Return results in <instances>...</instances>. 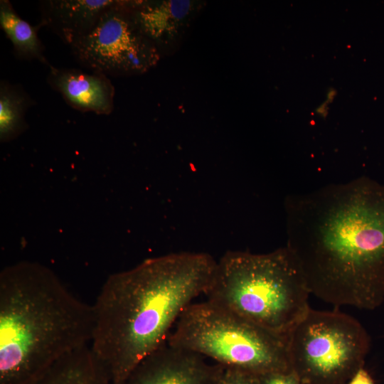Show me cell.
<instances>
[{"instance_id":"12","label":"cell","mask_w":384,"mask_h":384,"mask_svg":"<svg viewBox=\"0 0 384 384\" xmlns=\"http://www.w3.org/2000/svg\"><path fill=\"white\" fill-rule=\"evenodd\" d=\"M31 384H112L87 345L68 353Z\"/></svg>"},{"instance_id":"18","label":"cell","mask_w":384,"mask_h":384,"mask_svg":"<svg viewBox=\"0 0 384 384\" xmlns=\"http://www.w3.org/2000/svg\"><path fill=\"white\" fill-rule=\"evenodd\" d=\"M327 110H328L327 103L324 102L322 105H321V106H319L316 109V112L320 115H321L323 117H325L326 114L328 113Z\"/></svg>"},{"instance_id":"8","label":"cell","mask_w":384,"mask_h":384,"mask_svg":"<svg viewBox=\"0 0 384 384\" xmlns=\"http://www.w3.org/2000/svg\"><path fill=\"white\" fill-rule=\"evenodd\" d=\"M223 366L167 341L140 361L122 384H220Z\"/></svg>"},{"instance_id":"15","label":"cell","mask_w":384,"mask_h":384,"mask_svg":"<svg viewBox=\"0 0 384 384\" xmlns=\"http://www.w3.org/2000/svg\"><path fill=\"white\" fill-rule=\"evenodd\" d=\"M220 384H260V383L257 375L223 366Z\"/></svg>"},{"instance_id":"4","label":"cell","mask_w":384,"mask_h":384,"mask_svg":"<svg viewBox=\"0 0 384 384\" xmlns=\"http://www.w3.org/2000/svg\"><path fill=\"white\" fill-rule=\"evenodd\" d=\"M296 258L284 247L264 254L228 251L217 261L206 301L286 336L309 310Z\"/></svg>"},{"instance_id":"16","label":"cell","mask_w":384,"mask_h":384,"mask_svg":"<svg viewBox=\"0 0 384 384\" xmlns=\"http://www.w3.org/2000/svg\"><path fill=\"white\" fill-rule=\"evenodd\" d=\"M257 376L260 384H303L292 371H274Z\"/></svg>"},{"instance_id":"3","label":"cell","mask_w":384,"mask_h":384,"mask_svg":"<svg viewBox=\"0 0 384 384\" xmlns=\"http://www.w3.org/2000/svg\"><path fill=\"white\" fill-rule=\"evenodd\" d=\"M94 313L49 268L23 261L0 274V384H31L90 344Z\"/></svg>"},{"instance_id":"7","label":"cell","mask_w":384,"mask_h":384,"mask_svg":"<svg viewBox=\"0 0 384 384\" xmlns=\"http://www.w3.org/2000/svg\"><path fill=\"white\" fill-rule=\"evenodd\" d=\"M118 0L100 17L92 29L71 48L76 61L107 76L140 75L155 66L161 55L139 31Z\"/></svg>"},{"instance_id":"9","label":"cell","mask_w":384,"mask_h":384,"mask_svg":"<svg viewBox=\"0 0 384 384\" xmlns=\"http://www.w3.org/2000/svg\"><path fill=\"white\" fill-rule=\"evenodd\" d=\"M191 0L127 1L131 18L160 55L179 43L203 8Z\"/></svg>"},{"instance_id":"6","label":"cell","mask_w":384,"mask_h":384,"mask_svg":"<svg viewBox=\"0 0 384 384\" xmlns=\"http://www.w3.org/2000/svg\"><path fill=\"white\" fill-rule=\"evenodd\" d=\"M287 342L291 370L303 384H346L363 368L370 341L353 316L310 308Z\"/></svg>"},{"instance_id":"2","label":"cell","mask_w":384,"mask_h":384,"mask_svg":"<svg viewBox=\"0 0 384 384\" xmlns=\"http://www.w3.org/2000/svg\"><path fill=\"white\" fill-rule=\"evenodd\" d=\"M217 261L183 252L146 259L110 275L95 303L91 350L112 384H122L164 344L183 311L212 280Z\"/></svg>"},{"instance_id":"11","label":"cell","mask_w":384,"mask_h":384,"mask_svg":"<svg viewBox=\"0 0 384 384\" xmlns=\"http://www.w3.org/2000/svg\"><path fill=\"white\" fill-rule=\"evenodd\" d=\"M118 0H43L40 22L72 48L94 27L101 15Z\"/></svg>"},{"instance_id":"19","label":"cell","mask_w":384,"mask_h":384,"mask_svg":"<svg viewBox=\"0 0 384 384\" xmlns=\"http://www.w3.org/2000/svg\"><path fill=\"white\" fill-rule=\"evenodd\" d=\"M336 90L334 89H330L329 90V92L327 93V102H331L333 101L334 97L336 96Z\"/></svg>"},{"instance_id":"17","label":"cell","mask_w":384,"mask_h":384,"mask_svg":"<svg viewBox=\"0 0 384 384\" xmlns=\"http://www.w3.org/2000/svg\"><path fill=\"white\" fill-rule=\"evenodd\" d=\"M346 384H375L370 375L361 368Z\"/></svg>"},{"instance_id":"5","label":"cell","mask_w":384,"mask_h":384,"mask_svg":"<svg viewBox=\"0 0 384 384\" xmlns=\"http://www.w3.org/2000/svg\"><path fill=\"white\" fill-rule=\"evenodd\" d=\"M167 342L257 375L292 371L286 336L208 301L192 303L183 311Z\"/></svg>"},{"instance_id":"14","label":"cell","mask_w":384,"mask_h":384,"mask_svg":"<svg viewBox=\"0 0 384 384\" xmlns=\"http://www.w3.org/2000/svg\"><path fill=\"white\" fill-rule=\"evenodd\" d=\"M36 102L18 84L0 82V140L10 142L28 127L26 112Z\"/></svg>"},{"instance_id":"13","label":"cell","mask_w":384,"mask_h":384,"mask_svg":"<svg viewBox=\"0 0 384 384\" xmlns=\"http://www.w3.org/2000/svg\"><path fill=\"white\" fill-rule=\"evenodd\" d=\"M0 26L11 42L14 55L21 60H36L48 67L51 65L44 55L45 48L38 38L43 25L32 26L16 13L9 0L0 1Z\"/></svg>"},{"instance_id":"1","label":"cell","mask_w":384,"mask_h":384,"mask_svg":"<svg viewBox=\"0 0 384 384\" xmlns=\"http://www.w3.org/2000/svg\"><path fill=\"white\" fill-rule=\"evenodd\" d=\"M287 247L311 294L373 310L384 300V185L362 176L287 197Z\"/></svg>"},{"instance_id":"10","label":"cell","mask_w":384,"mask_h":384,"mask_svg":"<svg viewBox=\"0 0 384 384\" xmlns=\"http://www.w3.org/2000/svg\"><path fill=\"white\" fill-rule=\"evenodd\" d=\"M47 82L75 110L97 114H110L113 111L114 87L102 73L50 65Z\"/></svg>"}]
</instances>
